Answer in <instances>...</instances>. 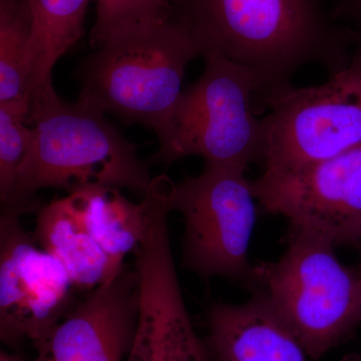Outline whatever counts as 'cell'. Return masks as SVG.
I'll return each instance as SVG.
<instances>
[{
    "instance_id": "6da1fadb",
    "label": "cell",
    "mask_w": 361,
    "mask_h": 361,
    "mask_svg": "<svg viewBox=\"0 0 361 361\" xmlns=\"http://www.w3.org/2000/svg\"><path fill=\"white\" fill-rule=\"evenodd\" d=\"M171 18L202 56L221 54L250 71L262 104L291 87L303 66L344 70L360 44L329 0H177Z\"/></svg>"
},
{
    "instance_id": "7a4b0ae2",
    "label": "cell",
    "mask_w": 361,
    "mask_h": 361,
    "mask_svg": "<svg viewBox=\"0 0 361 361\" xmlns=\"http://www.w3.org/2000/svg\"><path fill=\"white\" fill-rule=\"evenodd\" d=\"M28 123L32 141L1 214L20 216L37 207V192L68 193L89 185L128 189L144 197L154 178L148 163L106 121V113L78 99L66 103L54 89L32 99Z\"/></svg>"
},
{
    "instance_id": "3957f363",
    "label": "cell",
    "mask_w": 361,
    "mask_h": 361,
    "mask_svg": "<svg viewBox=\"0 0 361 361\" xmlns=\"http://www.w3.org/2000/svg\"><path fill=\"white\" fill-rule=\"evenodd\" d=\"M199 56L193 39L171 18L125 28L80 65L78 99L156 132L179 101L188 65Z\"/></svg>"
},
{
    "instance_id": "277c9868",
    "label": "cell",
    "mask_w": 361,
    "mask_h": 361,
    "mask_svg": "<svg viewBox=\"0 0 361 361\" xmlns=\"http://www.w3.org/2000/svg\"><path fill=\"white\" fill-rule=\"evenodd\" d=\"M334 248L319 235L291 226L283 255L254 266L247 282L315 360L361 325L360 274L341 264Z\"/></svg>"
},
{
    "instance_id": "5b68a950",
    "label": "cell",
    "mask_w": 361,
    "mask_h": 361,
    "mask_svg": "<svg viewBox=\"0 0 361 361\" xmlns=\"http://www.w3.org/2000/svg\"><path fill=\"white\" fill-rule=\"evenodd\" d=\"M201 77L183 90L156 130L151 163L170 166L199 156L206 166L246 169L264 158V120L256 116L257 82L250 71L218 54L203 56Z\"/></svg>"
},
{
    "instance_id": "8992f818",
    "label": "cell",
    "mask_w": 361,
    "mask_h": 361,
    "mask_svg": "<svg viewBox=\"0 0 361 361\" xmlns=\"http://www.w3.org/2000/svg\"><path fill=\"white\" fill-rule=\"evenodd\" d=\"M171 211L183 216V264L208 281L225 277L249 281L253 271L249 245L257 208L246 169L204 166L169 189Z\"/></svg>"
},
{
    "instance_id": "52a82bcc",
    "label": "cell",
    "mask_w": 361,
    "mask_h": 361,
    "mask_svg": "<svg viewBox=\"0 0 361 361\" xmlns=\"http://www.w3.org/2000/svg\"><path fill=\"white\" fill-rule=\"evenodd\" d=\"M264 120V172L297 170L361 145V44L322 85H293L271 97Z\"/></svg>"
},
{
    "instance_id": "ba28073f",
    "label": "cell",
    "mask_w": 361,
    "mask_h": 361,
    "mask_svg": "<svg viewBox=\"0 0 361 361\" xmlns=\"http://www.w3.org/2000/svg\"><path fill=\"white\" fill-rule=\"evenodd\" d=\"M167 198L149 195L144 238L134 253L140 306L127 361H209L190 319L169 237Z\"/></svg>"
},
{
    "instance_id": "9c48e42d",
    "label": "cell",
    "mask_w": 361,
    "mask_h": 361,
    "mask_svg": "<svg viewBox=\"0 0 361 361\" xmlns=\"http://www.w3.org/2000/svg\"><path fill=\"white\" fill-rule=\"evenodd\" d=\"M265 213L315 233L334 245L361 241V145L306 167L252 180Z\"/></svg>"
},
{
    "instance_id": "30bf717a",
    "label": "cell",
    "mask_w": 361,
    "mask_h": 361,
    "mask_svg": "<svg viewBox=\"0 0 361 361\" xmlns=\"http://www.w3.org/2000/svg\"><path fill=\"white\" fill-rule=\"evenodd\" d=\"M73 289L65 268L26 231L20 216L1 214V341L14 346L37 341L73 310Z\"/></svg>"
},
{
    "instance_id": "8fae6325",
    "label": "cell",
    "mask_w": 361,
    "mask_h": 361,
    "mask_svg": "<svg viewBox=\"0 0 361 361\" xmlns=\"http://www.w3.org/2000/svg\"><path fill=\"white\" fill-rule=\"evenodd\" d=\"M139 306V275L125 265L32 342V361H123L134 341Z\"/></svg>"
},
{
    "instance_id": "7c38bea8",
    "label": "cell",
    "mask_w": 361,
    "mask_h": 361,
    "mask_svg": "<svg viewBox=\"0 0 361 361\" xmlns=\"http://www.w3.org/2000/svg\"><path fill=\"white\" fill-rule=\"evenodd\" d=\"M209 361H308L306 351L267 299L215 303L207 313Z\"/></svg>"
},
{
    "instance_id": "4fadbf2b",
    "label": "cell",
    "mask_w": 361,
    "mask_h": 361,
    "mask_svg": "<svg viewBox=\"0 0 361 361\" xmlns=\"http://www.w3.org/2000/svg\"><path fill=\"white\" fill-rule=\"evenodd\" d=\"M68 208L111 259L116 271L126 256L134 254L144 238L147 203L130 202L120 189L89 185L65 198Z\"/></svg>"
},
{
    "instance_id": "5bb4252c",
    "label": "cell",
    "mask_w": 361,
    "mask_h": 361,
    "mask_svg": "<svg viewBox=\"0 0 361 361\" xmlns=\"http://www.w3.org/2000/svg\"><path fill=\"white\" fill-rule=\"evenodd\" d=\"M32 233L37 244L63 265L78 290L92 291L120 272L71 212L65 198L39 209Z\"/></svg>"
},
{
    "instance_id": "9a60e30c",
    "label": "cell",
    "mask_w": 361,
    "mask_h": 361,
    "mask_svg": "<svg viewBox=\"0 0 361 361\" xmlns=\"http://www.w3.org/2000/svg\"><path fill=\"white\" fill-rule=\"evenodd\" d=\"M90 0H25L32 20V99L52 85V71L82 32Z\"/></svg>"
},
{
    "instance_id": "2e32d148",
    "label": "cell",
    "mask_w": 361,
    "mask_h": 361,
    "mask_svg": "<svg viewBox=\"0 0 361 361\" xmlns=\"http://www.w3.org/2000/svg\"><path fill=\"white\" fill-rule=\"evenodd\" d=\"M32 37L25 0H0V103L32 99Z\"/></svg>"
},
{
    "instance_id": "e0dca14e",
    "label": "cell",
    "mask_w": 361,
    "mask_h": 361,
    "mask_svg": "<svg viewBox=\"0 0 361 361\" xmlns=\"http://www.w3.org/2000/svg\"><path fill=\"white\" fill-rule=\"evenodd\" d=\"M32 99L23 97L0 103V199L6 201L21 163L32 141L28 127Z\"/></svg>"
},
{
    "instance_id": "ac0fdd59",
    "label": "cell",
    "mask_w": 361,
    "mask_h": 361,
    "mask_svg": "<svg viewBox=\"0 0 361 361\" xmlns=\"http://www.w3.org/2000/svg\"><path fill=\"white\" fill-rule=\"evenodd\" d=\"M96 1L97 20L90 33V44L97 47L111 35L125 28L168 20L177 0Z\"/></svg>"
},
{
    "instance_id": "d6986e66",
    "label": "cell",
    "mask_w": 361,
    "mask_h": 361,
    "mask_svg": "<svg viewBox=\"0 0 361 361\" xmlns=\"http://www.w3.org/2000/svg\"><path fill=\"white\" fill-rule=\"evenodd\" d=\"M336 20L360 35L361 40V0H329Z\"/></svg>"
},
{
    "instance_id": "ffe728a7",
    "label": "cell",
    "mask_w": 361,
    "mask_h": 361,
    "mask_svg": "<svg viewBox=\"0 0 361 361\" xmlns=\"http://www.w3.org/2000/svg\"><path fill=\"white\" fill-rule=\"evenodd\" d=\"M0 361H26L25 358L18 355H13V353H6L2 351L0 353Z\"/></svg>"
},
{
    "instance_id": "44dd1931",
    "label": "cell",
    "mask_w": 361,
    "mask_h": 361,
    "mask_svg": "<svg viewBox=\"0 0 361 361\" xmlns=\"http://www.w3.org/2000/svg\"><path fill=\"white\" fill-rule=\"evenodd\" d=\"M342 361H361V353L360 355H351L346 356Z\"/></svg>"
},
{
    "instance_id": "7402d4cb",
    "label": "cell",
    "mask_w": 361,
    "mask_h": 361,
    "mask_svg": "<svg viewBox=\"0 0 361 361\" xmlns=\"http://www.w3.org/2000/svg\"><path fill=\"white\" fill-rule=\"evenodd\" d=\"M360 278H361V268H360Z\"/></svg>"
}]
</instances>
